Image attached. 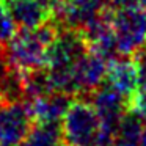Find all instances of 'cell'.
<instances>
[{"label":"cell","instance_id":"obj_7","mask_svg":"<svg viewBox=\"0 0 146 146\" xmlns=\"http://www.w3.org/2000/svg\"><path fill=\"white\" fill-rule=\"evenodd\" d=\"M105 83L130 101L138 90V69L132 55H121L108 60Z\"/></svg>","mask_w":146,"mask_h":146},{"label":"cell","instance_id":"obj_10","mask_svg":"<svg viewBox=\"0 0 146 146\" xmlns=\"http://www.w3.org/2000/svg\"><path fill=\"white\" fill-rule=\"evenodd\" d=\"M61 143L60 123H35L21 146H60Z\"/></svg>","mask_w":146,"mask_h":146},{"label":"cell","instance_id":"obj_8","mask_svg":"<svg viewBox=\"0 0 146 146\" xmlns=\"http://www.w3.org/2000/svg\"><path fill=\"white\" fill-rule=\"evenodd\" d=\"M7 5L21 29H35L55 21V10L39 0H8Z\"/></svg>","mask_w":146,"mask_h":146},{"label":"cell","instance_id":"obj_12","mask_svg":"<svg viewBox=\"0 0 146 146\" xmlns=\"http://www.w3.org/2000/svg\"><path fill=\"white\" fill-rule=\"evenodd\" d=\"M129 110L146 123V90L138 88L129 101Z\"/></svg>","mask_w":146,"mask_h":146},{"label":"cell","instance_id":"obj_13","mask_svg":"<svg viewBox=\"0 0 146 146\" xmlns=\"http://www.w3.org/2000/svg\"><path fill=\"white\" fill-rule=\"evenodd\" d=\"M111 7H130V5H137L138 0H108Z\"/></svg>","mask_w":146,"mask_h":146},{"label":"cell","instance_id":"obj_11","mask_svg":"<svg viewBox=\"0 0 146 146\" xmlns=\"http://www.w3.org/2000/svg\"><path fill=\"white\" fill-rule=\"evenodd\" d=\"M16 25L13 16H11L10 10H8L7 2L3 3V0H0V50L10 42V39L16 33Z\"/></svg>","mask_w":146,"mask_h":146},{"label":"cell","instance_id":"obj_14","mask_svg":"<svg viewBox=\"0 0 146 146\" xmlns=\"http://www.w3.org/2000/svg\"><path fill=\"white\" fill-rule=\"evenodd\" d=\"M39 2H42V3H44V5H47V7H50L52 10H55L60 0H39Z\"/></svg>","mask_w":146,"mask_h":146},{"label":"cell","instance_id":"obj_16","mask_svg":"<svg viewBox=\"0 0 146 146\" xmlns=\"http://www.w3.org/2000/svg\"><path fill=\"white\" fill-rule=\"evenodd\" d=\"M138 3H140V7L146 11V0H138Z\"/></svg>","mask_w":146,"mask_h":146},{"label":"cell","instance_id":"obj_1","mask_svg":"<svg viewBox=\"0 0 146 146\" xmlns=\"http://www.w3.org/2000/svg\"><path fill=\"white\" fill-rule=\"evenodd\" d=\"M58 25L55 21L35 29H21L2 49L7 64L19 74L21 79L35 71L44 69L50 44L58 35Z\"/></svg>","mask_w":146,"mask_h":146},{"label":"cell","instance_id":"obj_3","mask_svg":"<svg viewBox=\"0 0 146 146\" xmlns=\"http://www.w3.org/2000/svg\"><path fill=\"white\" fill-rule=\"evenodd\" d=\"M108 17L113 27L119 55H133L146 46V11L141 7L110 5Z\"/></svg>","mask_w":146,"mask_h":146},{"label":"cell","instance_id":"obj_6","mask_svg":"<svg viewBox=\"0 0 146 146\" xmlns=\"http://www.w3.org/2000/svg\"><path fill=\"white\" fill-rule=\"evenodd\" d=\"M108 58L86 50L76 66V90L77 96H90L105 82Z\"/></svg>","mask_w":146,"mask_h":146},{"label":"cell","instance_id":"obj_9","mask_svg":"<svg viewBox=\"0 0 146 146\" xmlns=\"http://www.w3.org/2000/svg\"><path fill=\"white\" fill-rule=\"evenodd\" d=\"M72 96L63 93H46L27 98L30 113L35 123H61Z\"/></svg>","mask_w":146,"mask_h":146},{"label":"cell","instance_id":"obj_17","mask_svg":"<svg viewBox=\"0 0 146 146\" xmlns=\"http://www.w3.org/2000/svg\"><path fill=\"white\" fill-rule=\"evenodd\" d=\"M60 146H72V145H69V143H64V141H63V143H61Z\"/></svg>","mask_w":146,"mask_h":146},{"label":"cell","instance_id":"obj_2","mask_svg":"<svg viewBox=\"0 0 146 146\" xmlns=\"http://www.w3.org/2000/svg\"><path fill=\"white\" fill-rule=\"evenodd\" d=\"M63 141L72 146H99L104 137L99 115L88 96H72L61 118Z\"/></svg>","mask_w":146,"mask_h":146},{"label":"cell","instance_id":"obj_4","mask_svg":"<svg viewBox=\"0 0 146 146\" xmlns=\"http://www.w3.org/2000/svg\"><path fill=\"white\" fill-rule=\"evenodd\" d=\"M33 124L25 99H0V146H21Z\"/></svg>","mask_w":146,"mask_h":146},{"label":"cell","instance_id":"obj_15","mask_svg":"<svg viewBox=\"0 0 146 146\" xmlns=\"http://www.w3.org/2000/svg\"><path fill=\"white\" fill-rule=\"evenodd\" d=\"M140 146H146V123H145V126H143L141 135H140Z\"/></svg>","mask_w":146,"mask_h":146},{"label":"cell","instance_id":"obj_5","mask_svg":"<svg viewBox=\"0 0 146 146\" xmlns=\"http://www.w3.org/2000/svg\"><path fill=\"white\" fill-rule=\"evenodd\" d=\"M94 105L102 124V130L107 135L115 137L124 115L129 110V101L111 86L102 83L96 91L88 96Z\"/></svg>","mask_w":146,"mask_h":146}]
</instances>
